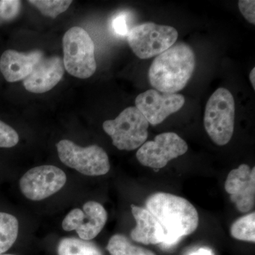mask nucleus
Segmentation results:
<instances>
[{"label": "nucleus", "instance_id": "22", "mask_svg": "<svg viewBox=\"0 0 255 255\" xmlns=\"http://www.w3.org/2000/svg\"><path fill=\"white\" fill-rule=\"evenodd\" d=\"M19 137L13 128L0 121V147H14L17 145Z\"/></svg>", "mask_w": 255, "mask_h": 255}, {"label": "nucleus", "instance_id": "20", "mask_svg": "<svg viewBox=\"0 0 255 255\" xmlns=\"http://www.w3.org/2000/svg\"><path fill=\"white\" fill-rule=\"evenodd\" d=\"M28 3L33 5L44 16L56 18L58 15L66 11L73 1L69 0H31Z\"/></svg>", "mask_w": 255, "mask_h": 255}, {"label": "nucleus", "instance_id": "19", "mask_svg": "<svg viewBox=\"0 0 255 255\" xmlns=\"http://www.w3.org/2000/svg\"><path fill=\"white\" fill-rule=\"evenodd\" d=\"M231 234L238 241L255 242V213L245 215L236 220L231 227Z\"/></svg>", "mask_w": 255, "mask_h": 255}, {"label": "nucleus", "instance_id": "5", "mask_svg": "<svg viewBox=\"0 0 255 255\" xmlns=\"http://www.w3.org/2000/svg\"><path fill=\"white\" fill-rule=\"evenodd\" d=\"M148 127V122L135 107H128L117 118L103 124L104 130L121 150H134L145 143Z\"/></svg>", "mask_w": 255, "mask_h": 255}, {"label": "nucleus", "instance_id": "1", "mask_svg": "<svg viewBox=\"0 0 255 255\" xmlns=\"http://www.w3.org/2000/svg\"><path fill=\"white\" fill-rule=\"evenodd\" d=\"M146 209L155 216L163 228L165 236L162 246L169 248L197 229L199 214L196 208L184 198L157 192L147 198Z\"/></svg>", "mask_w": 255, "mask_h": 255}, {"label": "nucleus", "instance_id": "23", "mask_svg": "<svg viewBox=\"0 0 255 255\" xmlns=\"http://www.w3.org/2000/svg\"><path fill=\"white\" fill-rule=\"evenodd\" d=\"M255 1L254 0H241L238 2L240 11L248 22L255 23Z\"/></svg>", "mask_w": 255, "mask_h": 255}, {"label": "nucleus", "instance_id": "14", "mask_svg": "<svg viewBox=\"0 0 255 255\" xmlns=\"http://www.w3.org/2000/svg\"><path fill=\"white\" fill-rule=\"evenodd\" d=\"M43 58L41 50L23 53L14 50H6L0 59V70L6 81H19L27 78Z\"/></svg>", "mask_w": 255, "mask_h": 255}, {"label": "nucleus", "instance_id": "12", "mask_svg": "<svg viewBox=\"0 0 255 255\" xmlns=\"http://www.w3.org/2000/svg\"><path fill=\"white\" fill-rule=\"evenodd\" d=\"M230 199L241 213H248L255 204V168L246 164L233 169L225 182Z\"/></svg>", "mask_w": 255, "mask_h": 255}, {"label": "nucleus", "instance_id": "8", "mask_svg": "<svg viewBox=\"0 0 255 255\" xmlns=\"http://www.w3.org/2000/svg\"><path fill=\"white\" fill-rule=\"evenodd\" d=\"M187 150V142L177 133L163 132L156 135L154 140L142 144L137 151L136 157L142 165L158 171Z\"/></svg>", "mask_w": 255, "mask_h": 255}, {"label": "nucleus", "instance_id": "6", "mask_svg": "<svg viewBox=\"0 0 255 255\" xmlns=\"http://www.w3.org/2000/svg\"><path fill=\"white\" fill-rule=\"evenodd\" d=\"M178 38L172 26L146 22L131 28L127 35L128 43L140 59H148L163 53L173 46Z\"/></svg>", "mask_w": 255, "mask_h": 255}, {"label": "nucleus", "instance_id": "16", "mask_svg": "<svg viewBox=\"0 0 255 255\" xmlns=\"http://www.w3.org/2000/svg\"><path fill=\"white\" fill-rule=\"evenodd\" d=\"M58 255H103L100 248L92 242L75 238H65L58 246Z\"/></svg>", "mask_w": 255, "mask_h": 255}, {"label": "nucleus", "instance_id": "26", "mask_svg": "<svg viewBox=\"0 0 255 255\" xmlns=\"http://www.w3.org/2000/svg\"><path fill=\"white\" fill-rule=\"evenodd\" d=\"M255 69L253 68V70H252L251 74H250V80H251V82L252 84V85H253V89L255 90Z\"/></svg>", "mask_w": 255, "mask_h": 255}, {"label": "nucleus", "instance_id": "2", "mask_svg": "<svg viewBox=\"0 0 255 255\" xmlns=\"http://www.w3.org/2000/svg\"><path fill=\"white\" fill-rule=\"evenodd\" d=\"M195 66V54L192 48L186 43H177L152 61L149 70V81L157 91L175 94L187 85Z\"/></svg>", "mask_w": 255, "mask_h": 255}, {"label": "nucleus", "instance_id": "25", "mask_svg": "<svg viewBox=\"0 0 255 255\" xmlns=\"http://www.w3.org/2000/svg\"><path fill=\"white\" fill-rule=\"evenodd\" d=\"M189 255H214L212 251L209 248H199L197 251L192 252Z\"/></svg>", "mask_w": 255, "mask_h": 255}, {"label": "nucleus", "instance_id": "9", "mask_svg": "<svg viewBox=\"0 0 255 255\" xmlns=\"http://www.w3.org/2000/svg\"><path fill=\"white\" fill-rule=\"evenodd\" d=\"M66 174L53 165L33 167L23 174L19 182L20 189L25 197L41 201L53 195L65 186Z\"/></svg>", "mask_w": 255, "mask_h": 255}, {"label": "nucleus", "instance_id": "13", "mask_svg": "<svg viewBox=\"0 0 255 255\" xmlns=\"http://www.w3.org/2000/svg\"><path fill=\"white\" fill-rule=\"evenodd\" d=\"M64 73L63 60L60 57H43L31 74L23 80V85L32 93H45L58 85L63 78Z\"/></svg>", "mask_w": 255, "mask_h": 255}, {"label": "nucleus", "instance_id": "10", "mask_svg": "<svg viewBox=\"0 0 255 255\" xmlns=\"http://www.w3.org/2000/svg\"><path fill=\"white\" fill-rule=\"evenodd\" d=\"M107 212L104 206L96 201H88L83 206V211L74 209L64 219V231H76L80 239L90 241L97 237L105 227Z\"/></svg>", "mask_w": 255, "mask_h": 255}, {"label": "nucleus", "instance_id": "18", "mask_svg": "<svg viewBox=\"0 0 255 255\" xmlns=\"http://www.w3.org/2000/svg\"><path fill=\"white\" fill-rule=\"evenodd\" d=\"M107 250L111 255H156L153 252L132 244L122 234L114 235L110 238Z\"/></svg>", "mask_w": 255, "mask_h": 255}, {"label": "nucleus", "instance_id": "7", "mask_svg": "<svg viewBox=\"0 0 255 255\" xmlns=\"http://www.w3.org/2000/svg\"><path fill=\"white\" fill-rule=\"evenodd\" d=\"M56 147L60 161L84 175H105L110 170L108 155L99 145L82 147L71 140H62Z\"/></svg>", "mask_w": 255, "mask_h": 255}, {"label": "nucleus", "instance_id": "17", "mask_svg": "<svg viewBox=\"0 0 255 255\" xmlns=\"http://www.w3.org/2000/svg\"><path fill=\"white\" fill-rule=\"evenodd\" d=\"M18 220L15 216L0 212V255L9 250L17 239Z\"/></svg>", "mask_w": 255, "mask_h": 255}, {"label": "nucleus", "instance_id": "24", "mask_svg": "<svg viewBox=\"0 0 255 255\" xmlns=\"http://www.w3.org/2000/svg\"><path fill=\"white\" fill-rule=\"evenodd\" d=\"M112 28L117 34L120 36H127L129 31L127 25V15L120 14L116 16L112 21Z\"/></svg>", "mask_w": 255, "mask_h": 255}, {"label": "nucleus", "instance_id": "27", "mask_svg": "<svg viewBox=\"0 0 255 255\" xmlns=\"http://www.w3.org/2000/svg\"><path fill=\"white\" fill-rule=\"evenodd\" d=\"M0 255H10V254H7V255H2V254H1Z\"/></svg>", "mask_w": 255, "mask_h": 255}, {"label": "nucleus", "instance_id": "11", "mask_svg": "<svg viewBox=\"0 0 255 255\" xmlns=\"http://www.w3.org/2000/svg\"><path fill=\"white\" fill-rule=\"evenodd\" d=\"M135 107L151 125L163 122L171 114L176 113L185 103L184 96L179 94L163 93L149 90L135 99Z\"/></svg>", "mask_w": 255, "mask_h": 255}, {"label": "nucleus", "instance_id": "21", "mask_svg": "<svg viewBox=\"0 0 255 255\" xmlns=\"http://www.w3.org/2000/svg\"><path fill=\"white\" fill-rule=\"evenodd\" d=\"M21 1L17 0L0 1V21L6 22L16 17L21 9Z\"/></svg>", "mask_w": 255, "mask_h": 255}, {"label": "nucleus", "instance_id": "4", "mask_svg": "<svg viewBox=\"0 0 255 255\" xmlns=\"http://www.w3.org/2000/svg\"><path fill=\"white\" fill-rule=\"evenodd\" d=\"M63 64L65 70L75 78L87 79L97 69L95 44L84 28L74 26L64 35Z\"/></svg>", "mask_w": 255, "mask_h": 255}, {"label": "nucleus", "instance_id": "3", "mask_svg": "<svg viewBox=\"0 0 255 255\" xmlns=\"http://www.w3.org/2000/svg\"><path fill=\"white\" fill-rule=\"evenodd\" d=\"M236 105L231 92L219 88L210 97L206 106L204 127L216 145H226L234 132Z\"/></svg>", "mask_w": 255, "mask_h": 255}, {"label": "nucleus", "instance_id": "15", "mask_svg": "<svg viewBox=\"0 0 255 255\" xmlns=\"http://www.w3.org/2000/svg\"><path fill=\"white\" fill-rule=\"evenodd\" d=\"M130 207L136 221V226L130 232L132 241L144 245L162 244L165 233L158 220L146 208L134 204Z\"/></svg>", "mask_w": 255, "mask_h": 255}]
</instances>
